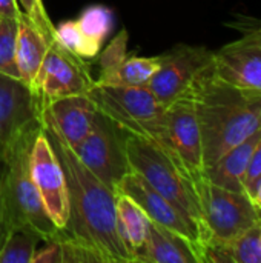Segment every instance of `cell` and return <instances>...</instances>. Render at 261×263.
<instances>
[{
  "label": "cell",
  "mask_w": 261,
  "mask_h": 263,
  "mask_svg": "<svg viewBox=\"0 0 261 263\" xmlns=\"http://www.w3.org/2000/svg\"><path fill=\"white\" fill-rule=\"evenodd\" d=\"M38 97L18 79L0 74V163L14 140L42 119Z\"/></svg>",
  "instance_id": "cell-14"
},
{
  "label": "cell",
  "mask_w": 261,
  "mask_h": 263,
  "mask_svg": "<svg viewBox=\"0 0 261 263\" xmlns=\"http://www.w3.org/2000/svg\"><path fill=\"white\" fill-rule=\"evenodd\" d=\"M205 168L261 128V91L225 82L208 66L194 82Z\"/></svg>",
  "instance_id": "cell-2"
},
{
  "label": "cell",
  "mask_w": 261,
  "mask_h": 263,
  "mask_svg": "<svg viewBox=\"0 0 261 263\" xmlns=\"http://www.w3.org/2000/svg\"><path fill=\"white\" fill-rule=\"evenodd\" d=\"M55 42H58L66 51L85 62L97 59L102 49L100 43L83 34L75 20H66L55 26Z\"/></svg>",
  "instance_id": "cell-21"
},
{
  "label": "cell",
  "mask_w": 261,
  "mask_h": 263,
  "mask_svg": "<svg viewBox=\"0 0 261 263\" xmlns=\"http://www.w3.org/2000/svg\"><path fill=\"white\" fill-rule=\"evenodd\" d=\"M29 170L48 217L62 231L69 219L68 188L62 165L43 126L32 143Z\"/></svg>",
  "instance_id": "cell-12"
},
{
  "label": "cell",
  "mask_w": 261,
  "mask_h": 263,
  "mask_svg": "<svg viewBox=\"0 0 261 263\" xmlns=\"http://www.w3.org/2000/svg\"><path fill=\"white\" fill-rule=\"evenodd\" d=\"M23 11L20 9L18 0H0V15L20 18Z\"/></svg>",
  "instance_id": "cell-30"
},
{
  "label": "cell",
  "mask_w": 261,
  "mask_h": 263,
  "mask_svg": "<svg viewBox=\"0 0 261 263\" xmlns=\"http://www.w3.org/2000/svg\"><path fill=\"white\" fill-rule=\"evenodd\" d=\"M234 263H261V219L231 242Z\"/></svg>",
  "instance_id": "cell-25"
},
{
  "label": "cell",
  "mask_w": 261,
  "mask_h": 263,
  "mask_svg": "<svg viewBox=\"0 0 261 263\" xmlns=\"http://www.w3.org/2000/svg\"><path fill=\"white\" fill-rule=\"evenodd\" d=\"M240 23L243 35L214 51V72L228 83L261 91V20Z\"/></svg>",
  "instance_id": "cell-11"
},
{
  "label": "cell",
  "mask_w": 261,
  "mask_h": 263,
  "mask_svg": "<svg viewBox=\"0 0 261 263\" xmlns=\"http://www.w3.org/2000/svg\"><path fill=\"white\" fill-rule=\"evenodd\" d=\"M115 210H117V231L120 240L135 262V254L142 248L146 239L149 219L143 213V210L125 194H117Z\"/></svg>",
  "instance_id": "cell-20"
},
{
  "label": "cell",
  "mask_w": 261,
  "mask_h": 263,
  "mask_svg": "<svg viewBox=\"0 0 261 263\" xmlns=\"http://www.w3.org/2000/svg\"><path fill=\"white\" fill-rule=\"evenodd\" d=\"M88 96L100 112L129 134L154 139L163 123L166 106L146 85L122 86L94 82Z\"/></svg>",
  "instance_id": "cell-5"
},
{
  "label": "cell",
  "mask_w": 261,
  "mask_h": 263,
  "mask_svg": "<svg viewBox=\"0 0 261 263\" xmlns=\"http://www.w3.org/2000/svg\"><path fill=\"white\" fill-rule=\"evenodd\" d=\"M0 173H2V163H0Z\"/></svg>",
  "instance_id": "cell-32"
},
{
  "label": "cell",
  "mask_w": 261,
  "mask_h": 263,
  "mask_svg": "<svg viewBox=\"0 0 261 263\" xmlns=\"http://www.w3.org/2000/svg\"><path fill=\"white\" fill-rule=\"evenodd\" d=\"M98 85L145 86L160 68L162 54L154 57L128 55V31H120L100 52Z\"/></svg>",
  "instance_id": "cell-15"
},
{
  "label": "cell",
  "mask_w": 261,
  "mask_h": 263,
  "mask_svg": "<svg viewBox=\"0 0 261 263\" xmlns=\"http://www.w3.org/2000/svg\"><path fill=\"white\" fill-rule=\"evenodd\" d=\"M115 194H125L132 199L152 222L186 237L195 248L200 263H203L205 242L200 231L160 193H157L140 174L129 171L118 183Z\"/></svg>",
  "instance_id": "cell-13"
},
{
  "label": "cell",
  "mask_w": 261,
  "mask_h": 263,
  "mask_svg": "<svg viewBox=\"0 0 261 263\" xmlns=\"http://www.w3.org/2000/svg\"><path fill=\"white\" fill-rule=\"evenodd\" d=\"M18 18L0 15V74L20 80L15 63Z\"/></svg>",
  "instance_id": "cell-24"
},
{
  "label": "cell",
  "mask_w": 261,
  "mask_h": 263,
  "mask_svg": "<svg viewBox=\"0 0 261 263\" xmlns=\"http://www.w3.org/2000/svg\"><path fill=\"white\" fill-rule=\"evenodd\" d=\"M135 262L200 263L194 245L175 231L149 219L145 243L135 254Z\"/></svg>",
  "instance_id": "cell-16"
},
{
  "label": "cell",
  "mask_w": 261,
  "mask_h": 263,
  "mask_svg": "<svg viewBox=\"0 0 261 263\" xmlns=\"http://www.w3.org/2000/svg\"><path fill=\"white\" fill-rule=\"evenodd\" d=\"M42 129V119L29 125L9 146L0 173V250L18 228L35 231L43 242L57 240L60 230L48 217L34 180L29 159L32 143Z\"/></svg>",
  "instance_id": "cell-3"
},
{
  "label": "cell",
  "mask_w": 261,
  "mask_h": 263,
  "mask_svg": "<svg viewBox=\"0 0 261 263\" xmlns=\"http://www.w3.org/2000/svg\"><path fill=\"white\" fill-rule=\"evenodd\" d=\"M58 243L62 248V263H108L102 253L83 242L65 239L58 240Z\"/></svg>",
  "instance_id": "cell-26"
},
{
  "label": "cell",
  "mask_w": 261,
  "mask_h": 263,
  "mask_svg": "<svg viewBox=\"0 0 261 263\" xmlns=\"http://www.w3.org/2000/svg\"><path fill=\"white\" fill-rule=\"evenodd\" d=\"M126 136L128 133L123 128L97 111L91 131L72 146L80 162L114 193L122 179L131 171Z\"/></svg>",
  "instance_id": "cell-6"
},
{
  "label": "cell",
  "mask_w": 261,
  "mask_h": 263,
  "mask_svg": "<svg viewBox=\"0 0 261 263\" xmlns=\"http://www.w3.org/2000/svg\"><path fill=\"white\" fill-rule=\"evenodd\" d=\"M18 5L23 8V12L29 17L34 26L46 37L49 43L55 40V26L52 25L43 0H18Z\"/></svg>",
  "instance_id": "cell-27"
},
{
  "label": "cell",
  "mask_w": 261,
  "mask_h": 263,
  "mask_svg": "<svg viewBox=\"0 0 261 263\" xmlns=\"http://www.w3.org/2000/svg\"><path fill=\"white\" fill-rule=\"evenodd\" d=\"M261 140V128L254 133L251 137L229 149L226 154H223L215 163L205 168L203 177L218 186H223L226 190L232 191H245L243 190V177L248 170L249 160L254 154V149L257 148Z\"/></svg>",
  "instance_id": "cell-18"
},
{
  "label": "cell",
  "mask_w": 261,
  "mask_h": 263,
  "mask_svg": "<svg viewBox=\"0 0 261 263\" xmlns=\"http://www.w3.org/2000/svg\"><path fill=\"white\" fill-rule=\"evenodd\" d=\"M40 236L29 228L14 230L0 250V263H31Z\"/></svg>",
  "instance_id": "cell-22"
},
{
  "label": "cell",
  "mask_w": 261,
  "mask_h": 263,
  "mask_svg": "<svg viewBox=\"0 0 261 263\" xmlns=\"http://www.w3.org/2000/svg\"><path fill=\"white\" fill-rule=\"evenodd\" d=\"M45 109L71 146H75L91 131L98 111L88 94L58 99L49 103Z\"/></svg>",
  "instance_id": "cell-17"
},
{
  "label": "cell",
  "mask_w": 261,
  "mask_h": 263,
  "mask_svg": "<svg viewBox=\"0 0 261 263\" xmlns=\"http://www.w3.org/2000/svg\"><path fill=\"white\" fill-rule=\"evenodd\" d=\"M252 202L255 203V206L261 211V179L260 182L257 183V186H255L254 194H252Z\"/></svg>",
  "instance_id": "cell-31"
},
{
  "label": "cell",
  "mask_w": 261,
  "mask_h": 263,
  "mask_svg": "<svg viewBox=\"0 0 261 263\" xmlns=\"http://www.w3.org/2000/svg\"><path fill=\"white\" fill-rule=\"evenodd\" d=\"M75 22L86 37L103 45V42L112 31L114 12L108 6L91 5L82 11V14L78 15Z\"/></svg>",
  "instance_id": "cell-23"
},
{
  "label": "cell",
  "mask_w": 261,
  "mask_h": 263,
  "mask_svg": "<svg viewBox=\"0 0 261 263\" xmlns=\"http://www.w3.org/2000/svg\"><path fill=\"white\" fill-rule=\"evenodd\" d=\"M126 154L131 171L140 174L200 231L206 248L211 236L203 220L195 183L185 166L154 139L129 133L126 136Z\"/></svg>",
  "instance_id": "cell-4"
},
{
  "label": "cell",
  "mask_w": 261,
  "mask_h": 263,
  "mask_svg": "<svg viewBox=\"0 0 261 263\" xmlns=\"http://www.w3.org/2000/svg\"><path fill=\"white\" fill-rule=\"evenodd\" d=\"M94 82L95 79L91 77L88 62L75 57L54 40L35 77L34 94L42 106L46 108L58 99L88 94Z\"/></svg>",
  "instance_id": "cell-9"
},
{
  "label": "cell",
  "mask_w": 261,
  "mask_h": 263,
  "mask_svg": "<svg viewBox=\"0 0 261 263\" xmlns=\"http://www.w3.org/2000/svg\"><path fill=\"white\" fill-rule=\"evenodd\" d=\"M195 188L205 225L214 240L231 243L261 219V211L245 191L226 190L205 177Z\"/></svg>",
  "instance_id": "cell-7"
},
{
  "label": "cell",
  "mask_w": 261,
  "mask_h": 263,
  "mask_svg": "<svg viewBox=\"0 0 261 263\" xmlns=\"http://www.w3.org/2000/svg\"><path fill=\"white\" fill-rule=\"evenodd\" d=\"M42 126L62 165L68 188L69 219L55 242L74 239L95 248L108 263L134 262L117 231V194L80 162L46 109L42 112Z\"/></svg>",
  "instance_id": "cell-1"
},
{
  "label": "cell",
  "mask_w": 261,
  "mask_h": 263,
  "mask_svg": "<svg viewBox=\"0 0 261 263\" xmlns=\"http://www.w3.org/2000/svg\"><path fill=\"white\" fill-rule=\"evenodd\" d=\"M261 179V140L258 142L257 148L254 149V154L249 160L248 170L243 177V190L245 193L252 199V194L255 191L257 183Z\"/></svg>",
  "instance_id": "cell-28"
},
{
  "label": "cell",
  "mask_w": 261,
  "mask_h": 263,
  "mask_svg": "<svg viewBox=\"0 0 261 263\" xmlns=\"http://www.w3.org/2000/svg\"><path fill=\"white\" fill-rule=\"evenodd\" d=\"M214 62V51L205 46L178 43L162 54L160 68L146 85L154 96L169 106L177 99L186 96L197 77Z\"/></svg>",
  "instance_id": "cell-10"
},
{
  "label": "cell",
  "mask_w": 261,
  "mask_h": 263,
  "mask_svg": "<svg viewBox=\"0 0 261 263\" xmlns=\"http://www.w3.org/2000/svg\"><path fill=\"white\" fill-rule=\"evenodd\" d=\"M46 37L34 26L29 17L23 12L18 18V32H17V49H15V63L18 68L20 80L34 92L35 77L40 71L46 51L49 48Z\"/></svg>",
  "instance_id": "cell-19"
},
{
  "label": "cell",
  "mask_w": 261,
  "mask_h": 263,
  "mask_svg": "<svg viewBox=\"0 0 261 263\" xmlns=\"http://www.w3.org/2000/svg\"><path fill=\"white\" fill-rule=\"evenodd\" d=\"M154 140L166 148L185 166L195 185L203 180L205 163L202 133L195 102L191 92L166 106L163 123Z\"/></svg>",
  "instance_id": "cell-8"
},
{
  "label": "cell",
  "mask_w": 261,
  "mask_h": 263,
  "mask_svg": "<svg viewBox=\"0 0 261 263\" xmlns=\"http://www.w3.org/2000/svg\"><path fill=\"white\" fill-rule=\"evenodd\" d=\"M31 263H62V248L55 240L46 242L45 247L35 250Z\"/></svg>",
  "instance_id": "cell-29"
}]
</instances>
